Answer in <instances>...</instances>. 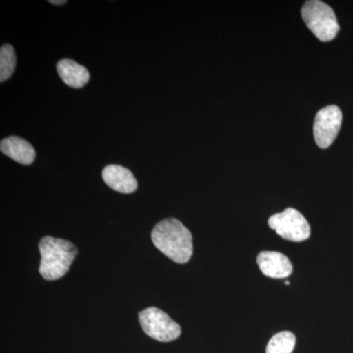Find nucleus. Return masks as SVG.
<instances>
[{
  "instance_id": "9d476101",
  "label": "nucleus",
  "mask_w": 353,
  "mask_h": 353,
  "mask_svg": "<svg viewBox=\"0 0 353 353\" xmlns=\"http://www.w3.org/2000/svg\"><path fill=\"white\" fill-rule=\"evenodd\" d=\"M57 72L68 87L81 88L90 81V72L83 65L72 59H62L57 63Z\"/></svg>"
},
{
  "instance_id": "f8f14e48",
  "label": "nucleus",
  "mask_w": 353,
  "mask_h": 353,
  "mask_svg": "<svg viewBox=\"0 0 353 353\" xmlns=\"http://www.w3.org/2000/svg\"><path fill=\"white\" fill-rule=\"evenodd\" d=\"M16 67V55L10 44H3L0 50V82H6L13 75Z\"/></svg>"
},
{
  "instance_id": "f03ea898",
  "label": "nucleus",
  "mask_w": 353,
  "mask_h": 353,
  "mask_svg": "<svg viewBox=\"0 0 353 353\" xmlns=\"http://www.w3.org/2000/svg\"><path fill=\"white\" fill-rule=\"evenodd\" d=\"M39 248L41 256L39 273L44 280L48 281L64 277L78 253L73 243L52 236L41 239Z\"/></svg>"
},
{
  "instance_id": "0eeeda50",
  "label": "nucleus",
  "mask_w": 353,
  "mask_h": 353,
  "mask_svg": "<svg viewBox=\"0 0 353 353\" xmlns=\"http://www.w3.org/2000/svg\"><path fill=\"white\" fill-rule=\"evenodd\" d=\"M102 179L109 188L121 194H132L138 189L134 174L120 165L106 166L102 171Z\"/></svg>"
},
{
  "instance_id": "6e6552de",
  "label": "nucleus",
  "mask_w": 353,
  "mask_h": 353,
  "mask_svg": "<svg viewBox=\"0 0 353 353\" xmlns=\"http://www.w3.org/2000/svg\"><path fill=\"white\" fill-rule=\"evenodd\" d=\"M257 264L267 277L285 279L289 277L292 272V265L290 259L283 253L277 252L259 253Z\"/></svg>"
},
{
  "instance_id": "423d86ee",
  "label": "nucleus",
  "mask_w": 353,
  "mask_h": 353,
  "mask_svg": "<svg viewBox=\"0 0 353 353\" xmlns=\"http://www.w3.org/2000/svg\"><path fill=\"white\" fill-rule=\"evenodd\" d=\"M343 123V113L336 105L326 106L316 115L314 139L320 148H328L334 143Z\"/></svg>"
},
{
  "instance_id": "1a4fd4ad",
  "label": "nucleus",
  "mask_w": 353,
  "mask_h": 353,
  "mask_svg": "<svg viewBox=\"0 0 353 353\" xmlns=\"http://www.w3.org/2000/svg\"><path fill=\"white\" fill-rule=\"evenodd\" d=\"M0 150L22 165H31L36 159V150L31 143L19 137H8L0 143Z\"/></svg>"
},
{
  "instance_id": "9b49d317",
  "label": "nucleus",
  "mask_w": 353,
  "mask_h": 353,
  "mask_svg": "<svg viewBox=\"0 0 353 353\" xmlns=\"http://www.w3.org/2000/svg\"><path fill=\"white\" fill-rule=\"evenodd\" d=\"M296 336L290 332H281L269 341L266 353H292L296 347Z\"/></svg>"
},
{
  "instance_id": "7ed1b4c3",
  "label": "nucleus",
  "mask_w": 353,
  "mask_h": 353,
  "mask_svg": "<svg viewBox=\"0 0 353 353\" xmlns=\"http://www.w3.org/2000/svg\"><path fill=\"white\" fill-rule=\"evenodd\" d=\"M301 16L308 29L321 41H333L340 31L333 9L320 0L306 1Z\"/></svg>"
},
{
  "instance_id": "39448f33",
  "label": "nucleus",
  "mask_w": 353,
  "mask_h": 353,
  "mask_svg": "<svg viewBox=\"0 0 353 353\" xmlns=\"http://www.w3.org/2000/svg\"><path fill=\"white\" fill-rule=\"evenodd\" d=\"M268 224L284 240L301 243L310 236L308 221L294 208H287L282 213L272 215Z\"/></svg>"
},
{
  "instance_id": "ddd939ff",
  "label": "nucleus",
  "mask_w": 353,
  "mask_h": 353,
  "mask_svg": "<svg viewBox=\"0 0 353 353\" xmlns=\"http://www.w3.org/2000/svg\"><path fill=\"white\" fill-rule=\"evenodd\" d=\"M51 4H55V6H61V4L66 3V1L65 0H62V1H54V0H52V1H50Z\"/></svg>"
},
{
  "instance_id": "f257e3e1",
  "label": "nucleus",
  "mask_w": 353,
  "mask_h": 353,
  "mask_svg": "<svg viewBox=\"0 0 353 353\" xmlns=\"http://www.w3.org/2000/svg\"><path fill=\"white\" fill-rule=\"evenodd\" d=\"M152 239L157 250L176 263L185 264L192 259V233L181 221L175 218L162 220L152 230Z\"/></svg>"
},
{
  "instance_id": "4468645a",
  "label": "nucleus",
  "mask_w": 353,
  "mask_h": 353,
  "mask_svg": "<svg viewBox=\"0 0 353 353\" xmlns=\"http://www.w3.org/2000/svg\"><path fill=\"white\" fill-rule=\"evenodd\" d=\"M285 285H290L289 281H285Z\"/></svg>"
},
{
  "instance_id": "20e7f679",
  "label": "nucleus",
  "mask_w": 353,
  "mask_h": 353,
  "mask_svg": "<svg viewBox=\"0 0 353 353\" xmlns=\"http://www.w3.org/2000/svg\"><path fill=\"white\" fill-rule=\"evenodd\" d=\"M139 324L143 332L154 340L168 343L180 336L181 327L169 317L167 313L157 307L141 311L139 315Z\"/></svg>"
}]
</instances>
